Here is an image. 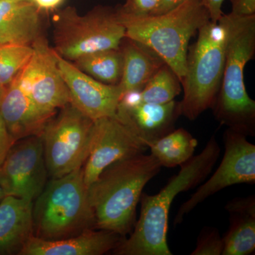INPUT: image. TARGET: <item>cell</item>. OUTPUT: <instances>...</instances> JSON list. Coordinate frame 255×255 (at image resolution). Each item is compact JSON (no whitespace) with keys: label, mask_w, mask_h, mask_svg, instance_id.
Masks as SVG:
<instances>
[{"label":"cell","mask_w":255,"mask_h":255,"mask_svg":"<svg viewBox=\"0 0 255 255\" xmlns=\"http://www.w3.org/2000/svg\"><path fill=\"white\" fill-rule=\"evenodd\" d=\"M221 147L215 135L204 150L181 165L179 173L155 195L142 193L140 214L130 236L112 251L117 255H172L167 245L169 209L179 193L196 187L211 173Z\"/></svg>","instance_id":"cell-1"},{"label":"cell","mask_w":255,"mask_h":255,"mask_svg":"<svg viewBox=\"0 0 255 255\" xmlns=\"http://www.w3.org/2000/svg\"><path fill=\"white\" fill-rule=\"evenodd\" d=\"M162 166L144 153L120 159L106 167L87 187L96 229L125 237L136 223V209L144 187Z\"/></svg>","instance_id":"cell-2"},{"label":"cell","mask_w":255,"mask_h":255,"mask_svg":"<svg viewBox=\"0 0 255 255\" xmlns=\"http://www.w3.org/2000/svg\"><path fill=\"white\" fill-rule=\"evenodd\" d=\"M226 61L219 93L211 109L216 120L246 136L255 135V102L244 83V69L255 53V15L223 14Z\"/></svg>","instance_id":"cell-3"},{"label":"cell","mask_w":255,"mask_h":255,"mask_svg":"<svg viewBox=\"0 0 255 255\" xmlns=\"http://www.w3.org/2000/svg\"><path fill=\"white\" fill-rule=\"evenodd\" d=\"M117 16L125 37L145 45L159 55L182 81L189 43L210 16L201 0H187L165 14L146 16Z\"/></svg>","instance_id":"cell-4"},{"label":"cell","mask_w":255,"mask_h":255,"mask_svg":"<svg viewBox=\"0 0 255 255\" xmlns=\"http://www.w3.org/2000/svg\"><path fill=\"white\" fill-rule=\"evenodd\" d=\"M96 229L82 167L52 178L33 202L35 237L55 241Z\"/></svg>","instance_id":"cell-5"},{"label":"cell","mask_w":255,"mask_h":255,"mask_svg":"<svg viewBox=\"0 0 255 255\" xmlns=\"http://www.w3.org/2000/svg\"><path fill=\"white\" fill-rule=\"evenodd\" d=\"M188 48L186 73L181 85V116L190 121L211 109L219 93L226 61V31L221 21L209 20Z\"/></svg>","instance_id":"cell-6"},{"label":"cell","mask_w":255,"mask_h":255,"mask_svg":"<svg viewBox=\"0 0 255 255\" xmlns=\"http://www.w3.org/2000/svg\"><path fill=\"white\" fill-rule=\"evenodd\" d=\"M53 50L69 61L83 55L119 48L125 38V27L119 21L117 9L97 6L85 15L68 6L56 10L53 17Z\"/></svg>","instance_id":"cell-7"},{"label":"cell","mask_w":255,"mask_h":255,"mask_svg":"<svg viewBox=\"0 0 255 255\" xmlns=\"http://www.w3.org/2000/svg\"><path fill=\"white\" fill-rule=\"evenodd\" d=\"M94 122L70 104L50 119L41 135L48 175L63 177L84 165L91 148Z\"/></svg>","instance_id":"cell-8"},{"label":"cell","mask_w":255,"mask_h":255,"mask_svg":"<svg viewBox=\"0 0 255 255\" xmlns=\"http://www.w3.org/2000/svg\"><path fill=\"white\" fill-rule=\"evenodd\" d=\"M225 152L222 160L207 182L198 188L187 201L182 204L174 219V225L207 198L225 188L236 184L255 183V145L243 134L227 128L223 134Z\"/></svg>","instance_id":"cell-9"},{"label":"cell","mask_w":255,"mask_h":255,"mask_svg":"<svg viewBox=\"0 0 255 255\" xmlns=\"http://www.w3.org/2000/svg\"><path fill=\"white\" fill-rule=\"evenodd\" d=\"M48 175L41 136L25 137L14 142L0 165V187L5 196L33 202Z\"/></svg>","instance_id":"cell-10"},{"label":"cell","mask_w":255,"mask_h":255,"mask_svg":"<svg viewBox=\"0 0 255 255\" xmlns=\"http://www.w3.org/2000/svg\"><path fill=\"white\" fill-rule=\"evenodd\" d=\"M32 47L31 59L16 79L40 109L55 114L57 110L70 104V94L58 68L56 53L42 36Z\"/></svg>","instance_id":"cell-11"},{"label":"cell","mask_w":255,"mask_h":255,"mask_svg":"<svg viewBox=\"0 0 255 255\" xmlns=\"http://www.w3.org/2000/svg\"><path fill=\"white\" fill-rule=\"evenodd\" d=\"M147 148L145 142L117 114L95 121L90 154L82 166L87 187L110 164L144 153Z\"/></svg>","instance_id":"cell-12"},{"label":"cell","mask_w":255,"mask_h":255,"mask_svg":"<svg viewBox=\"0 0 255 255\" xmlns=\"http://www.w3.org/2000/svg\"><path fill=\"white\" fill-rule=\"evenodd\" d=\"M56 58L70 94V105L93 121L117 114L122 95L118 85L97 81L57 53Z\"/></svg>","instance_id":"cell-13"},{"label":"cell","mask_w":255,"mask_h":255,"mask_svg":"<svg viewBox=\"0 0 255 255\" xmlns=\"http://www.w3.org/2000/svg\"><path fill=\"white\" fill-rule=\"evenodd\" d=\"M138 92H128L122 96L117 115L148 146L174 130L181 116L180 106L174 100L163 105L144 103Z\"/></svg>","instance_id":"cell-14"},{"label":"cell","mask_w":255,"mask_h":255,"mask_svg":"<svg viewBox=\"0 0 255 255\" xmlns=\"http://www.w3.org/2000/svg\"><path fill=\"white\" fill-rule=\"evenodd\" d=\"M0 114L10 135L17 141L30 136H41L46 124L55 114L40 109L15 78L0 89Z\"/></svg>","instance_id":"cell-15"},{"label":"cell","mask_w":255,"mask_h":255,"mask_svg":"<svg viewBox=\"0 0 255 255\" xmlns=\"http://www.w3.org/2000/svg\"><path fill=\"white\" fill-rule=\"evenodd\" d=\"M122 236L112 231L90 229L73 237L46 241L31 236L18 255H102L112 251Z\"/></svg>","instance_id":"cell-16"},{"label":"cell","mask_w":255,"mask_h":255,"mask_svg":"<svg viewBox=\"0 0 255 255\" xmlns=\"http://www.w3.org/2000/svg\"><path fill=\"white\" fill-rule=\"evenodd\" d=\"M41 14L29 0H0V45L32 46L42 36Z\"/></svg>","instance_id":"cell-17"},{"label":"cell","mask_w":255,"mask_h":255,"mask_svg":"<svg viewBox=\"0 0 255 255\" xmlns=\"http://www.w3.org/2000/svg\"><path fill=\"white\" fill-rule=\"evenodd\" d=\"M33 231V202L5 196L0 201V255H18Z\"/></svg>","instance_id":"cell-18"},{"label":"cell","mask_w":255,"mask_h":255,"mask_svg":"<svg viewBox=\"0 0 255 255\" xmlns=\"http://www.w3.org/2000/svg\"><path fill=\"white\" fill-rule=\"evenodd\" d=\"M120 48L123 53L124 65L118 86L122 95L127 92L141 90L156 72L165 64L148 47L127 37L121 43Z\"/></svg>","instance_id":"cell-19"},{"label":"cell","mask_w":255,"mask_h":255,"mask_svg":"<svg viewBox=\"0 0 255 255\" xmlns=\"http://www.w3.org/2000/svg\"><path fill=\"white\" fill-rule=\"evenodd\" d=\"M197 145V140L190 132L179 128L151 142L147 147L162 167L172 168L189 161Z\"/></svg>","instance_id":"cell-20"},{"label":"cell","mask_w":255,"mask_h":255,"mask_svg":"<svg viewBox=\"0 0 255 255\" xmlns=\"http://www.w3.org/2000/svg\"><path fill=\"white\" fill-rule=\"evenodd\" d=\"M74 65L97 81L119 85L123 72V53L120 47L90 53L74 60Z\"/></svg>","instance_id":"cell-21"},{"label":"cell","mask_w":255,"mask_h":255,"mask_svg":"<svg viewBox=\"0 0 255 255\" xmlns=\"http://www.w3.org/2000/svg\"><path fill=\"white\" fill-rule=\"evenodd\" d=\"M229 229L223 237V255H249L255 251V213H230Z\"/></svg>","instance_id":"cell-22"},{"label":"cell","mask_w":255,"mask_h":255,"mask_svg":"<svg viewBox=\"0 0 255 255\" xmlns=\"http://www.w3.org/2000/svg\"><path fill=\"white\" fill-rule=\"evenodd\" d=\"M182 91L177 75L167 64H164L139 91L142 102L163 105L174 100Z\"/></svg>","instance_id":"cell-23"},{"label":"cell","mask_w":255,"mask_h":255,"mask_svg":"<svg viewBox=\"0 0 255 255\" xmlns=\"http://www.w3.org/2000/svg\"><path fill=\"white\" fill-rule=\"evenodd\" d=\"M32 46L0 45V87L10 83L31 59Z\"/></svg>","instance_id":"cell-24"},{"label":"cell","mask_w":255,"mask_h":255,"mask_svg":"<svg viewBox=\"0 0 255 255\" xmlns=\"http://www.w3.org/2000/svg\"><path fill=\"white\" fill-rule=\"evenodd\" d=\"M223 251V237L216 228L205 227L201 230L195 250L191 255H221Z\"/></svg>","instance_id":"cell-25"},{"label":"cell","mask_w":255,"mask_h":255,"mask_svg":"<svg viewBox=\"0 0 255 255\" xmlns=\"http://www.w3.org/2000/svg\"><path fill=\"white\" fill-rule=\"evenodd\" d=\"M161 0H127L117 6L119 12L131 16H150L159 6Z\"/></svg>","instance_id":"cell-26"},{"label":"cell","mask_w":255,"mask_h":255,"mask_svg":"<svg viewBox=\"0 0 255 255\" xmlns=\"http://www.w3.org/2000/svg\"><path fill=\"white\" fill-rule=\"evenodd\" d=\"M225 209L228 213H255V197L236 198L229 201Z\"/></svg>","instance_id":"cell-27"},{"label":"cell","mask_w":255,"mask_h":255,"mask_svg":"<svg viewBox=\"0 0 255 255\" xmlns=\"http://www.w3.org/2000/svg\"><path fill=\"white\" fill-rule=\"evenodd\" d=\"M14 142L0 114V165L4 162L5 157Z\"/></svg>","instance_id":"cell-28"},{"label":"cell","mask_w":255,"mask_h":255,"mask_svg":"<svg viewBox=\"0 0 255 255\" xmlns=\"http://www.w3.org/2000/svg\"><path fill=\"white\" fill-rule=\"evenodd\" d=\"M233 14L241 16L255 15V0H231Z\"/></svg>","instance_id":"cell-29"},{"label":"cell","mask_w":255,"mask_h":255,"mask_svg":"<svg viewBox=\"0 0 255 255\" xmlns=\"http://www.w3.org/2000/svg\"><path fill=\"white\" fill-rule=\"evenodd\" d=\"M201 1L209 12L210 20L213 22H218L223 14L221 7L225 0H201Z\"/></svg>","instance_id":"cell-30"},{"label":"cell","mask_w":255,"mask_h":255,"mask_svg":"<svg viewBox=\"0 0 255 255\" xmlns=\"http://www.w3.org/2000/svg\"><path fill=\"white\" fill-rule=\"evenodd\" d=\"M41 12L55 11L63 4L65 0H29Z\"/></svg>","instance_id":"cell-31"},{"label":"cell","mask_w":255,"mask_h":255,"mask_svg":"<svg viewBox=\"0 0 255 255\" xmlns=\"http://www.w3.org/2000/svg\"><path fill=\"white\" fill-rule=\"evenodd\" d=\"M187 0H161L159 6L151 15L165 14L171 10L175 9Z\"/></svg>","instance_id":"cell-32"},{"label":"cell","mask_w":255,"mask_h":255,"mask_svg":"<svg viewBox=\"0 0 255 255\" xmlns=\"http://www.w3.org/2000/svg\"><path fill=\"white\" fill-rule=\"evenodd\" d=\"M5 196V194L4 191H3L2 189H1V187H0V201L3 199Z\"/></svg>","instance_id":"cell-33"},{"label":"cell","mask_w":255,"mask_h":255,"mask_svg":"<svg viewBox=\"0 0 255 255\" xmlns=\"http://www.w3.org/2000/svg\"><path fill=\"white\" fill-rule=\"evenodd\" d=\"M0 89H1V87H0Z\"/></svg>","instance_id":"cell-34"}]
</instances>
